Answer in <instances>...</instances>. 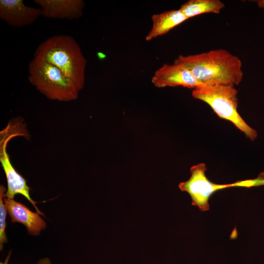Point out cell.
I'll use <instances>...</instances> for the list:
<instances>
[{
  "instance_id": "4fadbf2b",
  "label": "cell",
  "mask_w": 264,
  "mask_h": 264,
  "mask_svg": "<svg viewBox=\"0 0 264 264\" xmlns=\"http://www.w3.org/2000/svg\"><path fill=\"white\" fill-rule=\"evenodd\" d=\"M6 189L3 185L0 186V250L3 249V244L7 242L5 232L7 210L4 204V192Z\"/></svg>"
},
{
  "instance_id": "6da1fadb",
  "label": "cell",
  "mask_w": 264,
  "mask_h": 264,
  "mask_svg": "<svg viewBox=\"0 0 264 264\" xmlns=\"http://www.w3.org/2000/svg\"><path fill=\"white\" fill-rule=\"evenodd\" d=\"M174 63L187 69L204 85H239L243 77L240 58L224 49L187 56L179 55Z\"/></svg>"
},
{
  "instance_id": "8992f818",
  "label": "cell",
  "mask_w": 264,
  "mask_h": 264,
  "mask_svg": "<svg viewBox=\"0 0 264 264\" xmlns=\"http://www.w3.org/2000/svg\"><path fill=\"white\" fill-rule=\"evenodd\" d=\"M13 136L7 133H0V161L6 176L7 188L4 197L13 199L17 194L24 196L34 206L37 213L44 217L36 206V201L30 195V187L26 180L17 172L12 165L7 152V145Z\"/></svg>"
},
{
  "instance_id": "9c48e42d",
  "label": "cell",
  "mask_w": 264,
  "mask_h": 264,
  "mask_svg": "<svg viewBox=\"0 0 264 264\" xmlns=\"http://www.w3.org/2000/svg\"><path fill=\"white\" fill-rule=\"evenodd\" d=\"M43 16L51 19L73 20L83 15L85 3L82 0H35Z\"/></svg>"
},
{
  "instance_id": "2e32d148",
  "label": "cell",
  "mask_w": 264,
  "mask_h": 264,
  "mask_svg": "<svg viewBox=\"0 0 264 264\" xmlns=\"http://www.w3.org/2000/svg\"><path fill=\"white\" fill-rule=\"evenodd\" d=\"M259 7L264 8V0H258L256 1Z\"/></svg>"
},
{
  "instance_id": "7a4b0ae2",
  "label": "cell",
  "mask_w": 264,
  "mask_h": 264,
  "mask_svg": "<svg viewBox=\"0 0 264 264\" xmlns=\"http://www.w3.org/2000/svg\"><path fill=\"white\" fill-rule=\"evenodd\" d=\"M34 58L57 67L80 91L84 88L87 61L73 37L59 35L47 38L36 49Z\"/></svg>"
},
{
  "instance_id": "5b68a950",
  "label": "cell",
  "mask_w": 264,
  "mask_h": 264,
  "mask_svg": "<svg viewBox=\"0 0 264 264\" xmlns=\"http://www.w3.org/2000/svg\"><path fill=\"white\" fill-rule=\"evenodd\" d=\"M206 165L201 163L190 168L189 179L179 184L181 191L187 192L192 199V204L201 211L209 209V199L215 192L224 189L233 187V183L217 184L210 181L205 175Z\"/></svg>"
},
{
  "instance_id": "9a60e30c",
  "label": "cell",
  "mask_w": 264,
  "mask_h": 264,
  "mask_svg": "<svg viewBox=\"0 0 264 264\" xmlns=\"http://www.w3.org/2000/svg\"><path fill=\"white\" fill-rule=\"evenodd\" d=\"M36 264H51V263L48 258H44L40 259Z\"/></svg>"
},
{
  "instance_id": "52a82bcc",
  "label": "cell",
  "mask_w": 264,
  "mask_h": 264,
  "mask_svg": "<svg viewBox=\"0 0 264 264\" xmlns=\"http://www.w3.org/2000/svg\"><path fill=\"white\" fill-rule=\"evenodd\" d=\"M152 82L157 88L182 86L193 88L205 86L184 66L174 63L164 64L154 73Z\"/></svg>"
},
{
  "instance_id": "3957f363",
  "label": "cell",
  "mask_w": 264,
  "mask_h": 264,
  "mask_svg": "<svg viewBox=\"0 0 264 264\" xmlns=\"http://www.w3.org/2000/svg\"><path fill=\"white\" fill-rule=\"evenodd\" d=\"M235 87L227 85H205L194 89L192 96L207 103L222 119L228 120L244 133L250 140L254 141L257 132L249 126L237 110L238 99Z\"/></svg>"
},
{
  "instance_id": "ba28073f",
  "label": "cell",
  "mask_w": 264,
  "mask_h": 264,
  "mask_svg": "<svg viewBox=\"0 0 264 264\" xmlns=\"http://www.w3.org/2000/svg\"><path fill=\"white\" fill-rule=\"evenodd\" d=\"M41 16L40 8L27 6L22 0H0V18L10 26L21 28L29 25Z\"/></svg>"
},
{
  "instance_id": "7c38bea8",
  "label": "cell",
  "mask_w": 264,
  "mask_h": 264,
  "mask_svg": "<svg viewBox=\"0 0 264 264\" xmlns=\"http://www.w3.org/2000/svg\"><path fill=\"white\" fill-rule=\"evenodd\" d=\"M224 4L219 0H189L179 9L188 18L205 13H220Z\"/></svg>"
},
{
  "instance_id": "5bb4252c",
  "label": "cell",
  "mask_w": 264,
  "mask_h": 264,
  "mask_svg": "<svg viewBox=\"0 0 264 264\" xmlns=\"http://www.w3.org/2000/svg\"><path fill=\"white\" fill-rule=\"evenodd\" d=\"M263 185H264V172L259 174L255 178L244 180L245 188H251Z\"/></svg>"
},
{
  "instance_id": "e0dca14e",
  "label": "cell",
  "mask_w": 264,
  "mask_h": 264,
  "mask_svg": "<svg viewBox=\"0 0 264 264\" xmlns=\"http://www.w3.org/2000/svg\"><path fill=\"white\" fill-rule=\"evenodd\" d=\"M11 256V252H10L7 255L6 259H5L4 262H0V264H8L9 260L10 259Z\"/></svg>"
},
{
  "instance_id": "277c9868",
  "label": "cell",
  "mask_w": 264,
  "mask_h": 264,
  "mask_svg": "<svg viewBox=\"0 0 264 264\" xmlns=\"http://www.w3.org/2000/svg\"><path fill=\"white\" fill-rule=\"evenodd\" d=\"M28 74L31 84L50 100L69 102L78 97L77 86L50 63L34 58L29 64Z\"/></svg>"
},
{
  "instance_id": "8fae6325",
  "label": "cell",
  "mask_w": 264,
  "mask_h": 264,
  "mask_svg": "<svg viewBox=\"0 0 264 264\" xmlns=\"http://www.w3.org/2000/svg\"><path fill=\"white\" fill-rule=\"evenodd\" d=\"M188 19L179 9L154 14L152 17L153 25L146 37V40L149 41L166 34Z\"/></svg>"
},
{
  "instance_id": "30bf717a",
  "label": "cell",
  "mask_w": 264,
  "mask_h": 264,
  "mask_svg": "<svg viewBox=\"0 0 264 264\" xmlns=\"http://www.w3.org/2000/svg\"><path fill=\"white\" fill-rule=\"evenodd\" d=\"M4 202L11 222L24 225L30 235H38L46 227V223L40 214L32 212L24 204L5 197Z\"/></svg>"
}]
</instances>
